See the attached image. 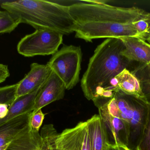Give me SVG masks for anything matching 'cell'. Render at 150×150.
<instances>
[{
  "label": "cell",
  "instance_id": "6da1fadb",
  "mask_svg": "<svg viewBox=\"0 0 150 150\" xmlns=\"http://www.w3.org/2000/svg\"><path fill=\"white\" fill-rule=\"evenodd\" d=\"M75 37L86 42L95 39L139 38L133 25L149 13L138 7H117L105 1H70Z\"/></svg>",
  "mask_w": 150,
  "mask_h": 150
},
{
  "label": "cell",
  "instance_id": "7a4b0ae2",
  "mask_svg": "<svg viewBox=\"0 0 150 150\" xmlns=\"http://www.w3.org/2000/svg\"><path fill=\"white\" fill-rule=\"evenodd\" d=\"M125 48L119 38H107L98 46L89 60L87 69L81 80L85 97L94 103L105 90L116 92L113 80L125 69L132 71L136 65L122 55Z\"/></svg>",
  "mask_w": 150,
  "mask_h": 150
},
{
  "label": "cell",
  "instance_id": "3957f363",
  "mask_svg": "<svg viewBox=\"0 0 150 150\" xmlns=\"http://www.w3.org/2000/svg\"><path fill=\"white\" fill-rule=\"evenodd\" d=\"M1 7L18 18L21 23L30 25L36 30L48 29L63 35L74 32L76 24L69 7L53 1H7L1 3Z\"/></svg>",
  "mask_w": 150,
  "mask_h": 150
},
{
  "label": "cell",
  "instance_id": "277c9868",
  "mask_svg": "<svg viewBox=\"0 0 150 150\" xmlns=\"http://www.w3.org/2000/svg\"><path fill=\"white\" fill-rule=\"evenodd\" d=\"M117 117L126 122L129 129L127 147L137 150L148 119L149 103L144 97L128 95L119 90L115 93Z\"/></svg>",
  "mask_w": 150,
  "mask_h": 150
},
{
  "label": "cell",
  "instance_id": "5b68a950",
  "mask_svg": "<svg viewBox=\"0 0 150 150\" xmlns=\"http://www.w3.org/2000/svg\"><path fill=\"white\" fill-rule=\"evenodd\" d=\"M82 58L80 46L65 45L53 55L47 65L64 83L66 90H70L79 82Z\"/></svg>",
  "mask_w": 150,
  "mask_h": 150
},
{
  "label": "cell",
  "instance_id": "8992f818",
  "mask_svg": "<svg viewBox=\"0 0 150 150\" xmlns=\"http://www.w3.org/2000/svg\"><path fill=\"white\" fill-rule=\"evenodd\" d=\"M63 34L48 29L36 30L18 42L17 50L25 57L54 55L63 42Z\"/></svg>",
  "mask_w": 150,
  "mask_h": 150
},
{
  "label": "cell",
  "instance_id": "52a82bcc",
  "mask_svg": "<svg viewBox=\"0 0 150 150\" xmlns=\"http://www.w3.org/2000/svg\"><path fill=\"white\" fill-rule=\"evenodd\" d=\"M54 150H91L90 135L86 122L57 133L52 142Z\"/></svg>",
  "mask_w": 150,
  "mask_h": 150
},
{
  "label": "cell",
  "instance_id": "ba28073f",
  "mask_svg": "<svg viewBox=\"0 0 150 150\" xmlns=\"http://www.w3.org/2000/svg\"><path fill=\"white\" fill-rule=\"evenodd\" d=\"M66 90L64 83L52 71L36 96L32 113H34L52 102L62 99Z\"/></svg>",
  "mask_w": 150,
  "mask_h": 150
},
{
  "label": "cell",
  "instance_id": "9c48e42d",
  "mask_svg": "<svg viewBox=\"0 0 150 150\" xmlns=\"http://www.w3.org/2000/svg\"><path fill=\"white\" fill-rule=\"evenodd\" d=\"M51 72L52 70L47 64L32 63L30 71L17 83L16 98L30 94L42 86Z\"/></svg>",
  "mask_w": 150,
  "mask_h": 150
},
{
  "label": "cell",
  "instance_id": "30bf717a",
  "mask_svg": "<svg viewBox=\"0 0 150 150\" xmlns=\"http://www.w3.org/2000/svg\"><path fill=\"white\" fill-rule=\"evenodd\" d=\"M99 116L105 123L111 144L127 146L129 129L123 120L109 114L102 106L98 107Z\"/></svg>",
  "mask_w": 150,
  "mask_h": 150
},
{
  "label": "cell",
  "instance_id": "8fae6325",
  "mask_svg": "<svg viewBox=\"0 0 150 150\" xmlns=\"http://www.w3.org/2000/svg\"><path fill=\"white\" fill-rule=\"evenodd\" d=\"M125 46L123 56L130 61L150 66V44L137 38H120Z\"/></svg>",
  "mask_w": 150,
  "mask_h": 150
},
{
  "label": "cell",
  "instance_id": "7c38bea8",
  "mask_svg": "<svg viewBox=\"0 0 150 150\" xmlns=\"http://www.w3.org/2000/svg\"><path fill=\"white\" fill-rule=\"evenodd\" d=\"M90 137L91 150H107L110 144L106 127L99 115L86 121Z\"/></svg>",
  "mask_w": 150,
  "mask_h": 150
},
{
  "label": "cell",
  "instance_id": "4fadbf2b",
  "mask_svg": "<svg viewBox=\"0 0 150 150\" xmlns=\"http://www.w3.org/2000/svg\"><path fill=\"white\" fill-rule=\"evenodd\" d=\"M31 113L19 115L0 125V146L8 144L29 125Z\"/></svg>",
  "mask_w": 150,
  "mask_h": 150
},
{
  "label": "cell",
  "instance_id": "5bb4252c",
  "mask_svg": "<svg viewBox=\"0 0 150 150\" xmlns=\"http://www.w3.org/2000/svg\"><path fill=\"white\" fill-rule=\"evenodd\" d=\"M41 143L40 134L33 130L29 124L10 143L6 150H37Z\"/></svg>",
  "mask_w": 150,
  "mask_h": 150
},
{
  "label": "cell",
  "instance_id": "9a60e30c",
  "mask_svg": "<svg viewBox=\"0 0 150 150\" xmlns=\"http://www.w3.org/2000/svg\"><path fill=\"white\" fill-rule=\"evenodd\" d=\"M42 86L30 94L16 98L10 107L7 116L0 119V125L19 115L32 112L36 96Z\"/></svg>",
  "mask_w": 150,
  "mask_h": 150
},
{
  "label": "cell",
  "instance_id": "2e32d148",
  "mask_svg": "<svg viewBox=\"0 0 150 150\" xmlns=\"http://www.w3.org/2000/svg\"><path fill=\"white\" fill-rule=\"evenodd\" d=\"M120 90L128 95L144 97L138 78L127 69H125L115 77Z\"/></svg>",
  "mask_w": 150,
  "mask_h": 150
},
{
  "label": "cell",
  "instance_id": "e0dca14e",
  "mask_svg": "<svg viewBox=\"0 0 150 150\" xmlns=\"http://www.w3.org/2000/svg\"><path fill=\"white\" fill-rule=\"evenodd\" d=\"M131 72L140 81L144 97L150 103V66L139 63Z\"/></svg>",
  "mask_w": 150,
  "mask_h": 150
},
{
  "label": "cell",
  "instance_id": "ac0fdd59",
  "mask_svg": "<svg viewBox=\"0 0 150 150\" xmlns=\"http://www.w3.org/2000/svg\"><path fill=\"white\" fill-rule=\"evenodd\" d=\"M20 23L18 18L6 11H0V33H10Z\"/></svg>",
  "mask_w": 150,
  "mask_h": 150
},
{
  "label": "cell",
  "instance_id": "d6986e66",
  "mask_svg": "<svg viewBox=\"0 0 150 150\" xmlns=\"http://www.w3.org/2000/svg\"><path fill=\"white\" fill-rule=\"evenodd\" d=\"M57 133L53 125H45L42 127L40 133L42 143L37 150H54L52 142L54 136Z\"/></svg>",
  "mask_w": 150,
  "mask_h": 150
},
{
  "label": "cell",
  "instance_id": "ffe728a7",
  "mask_svg": "<svg viewBox=\"0 0 150 150\" xmlns=\"http://www.w3.org/2000/svg\"><path fill=\"white\" fill-rule=\"evenodd\" d=\"M133 25L141 39L146 41L150 29V13L145 16L135 21Z\"/></svg>",
  "mask_w": 150,
  "mask_h": 150
},
{
  "label": "cell",
  "instance_id": "44dd1931",
  "mask_svg": "<svg viewBox=\"0 0 150 150\" xmlns=\"http://www.w3.org/2000/svg\"><path fill=\"white\" fill-rule=\"evenodd\" d=\"M17 83L0 87V104H6L10 106L16 99Z\"/></svg>",
  "mask_w": 150,
  "mask_h": 150
},
{
  "label": "cell",
  "instance_id": "7402d4cb",
  "mask_svg": "<svg viewBox=\"0 0 150 150\" xmlns=\"http://www.w3.org/2000/svg\"><path fill=\"white\" fill-rule=\"evenodd\" d=\"M137 150H150V103H149L148 119Z\"/></svg>",
  "mask_w": 150,
  "mask_h": 150
},
{
  "label": "cell",
  "instance_id": "603a6c76",
  "mask_svg": "<svg viewBox=\"0 0 150 150\" xmlns=\"http://www.w3.org/2000/svg\"><path fill=\"white\" fill-rule=\"evenodd\" d=\"M45 115L41 109L38 110L34 113H31L29 124L33 130L37 132L39 131L45 119Z\"/></svg>",
  "mask_w": 150,
  "mask_h": 150
},
{
  "label": "cell",
  "instance_id": "cb8c5ba5",
  "mask_svg": "<svg viewBox=\"0 0 150 150\" xmlns=\"http://www.w3.org/2000/svg\"><path fill=\"white\" fill-rule=\"evenodd\" d=\"M10 75L8 66L0 63V83L5 81Z\"/></svg>",
  "mask_w": 150,
  "mask_h": 150
},
{
  "label": "cell",
  "instance_id": "d4e9b609",
  "mask_svg": "<svg viewBox=\"0 0 150 150\" xmlns=\"http://www.w3.org/2000/svg\"><path fill=\"white\" fill-rule=\"evenodd\" d=\"M10 106L6 104H0V119L5 118L8 112Z\"/></svg>",
  "mask_w": 150,
  "mask_h": 150
},
{
  "label": "cell",
  "instance_id": "484cf974",
  "mask_svg": "<svg viewBox=\"0 0 150 150\" xmlns=\"http://www.w3.org/2000/svg\"><path fill=\"white\" fill-rule=\"evenodd\" d=\"M107 150H130L126 145H116L109 144Z\"/></svg>",
  "mask_w": 150,
  "mask_h": 150
},
{
  "label": "cell",
  "instance_id": "4316f807",
  "mask_svg": "<svg viewBox=\"0 0 150 150\" xmlns=\"http://www.w3.org/2000/svg\"><path fill=\"white\" fill-rule=\"evenodd\" d=\"M8 144H7V145H4V146H0V150H6V149L8 148Z\"/></svg>",
  "mask_w": 150,
  "mask_h": 150
},
{
  "label": "cell",
  "instance_id": "83f0119b",
  "mask_svg": "<svg viewBox=\"0 0 150 150\" xmlns=\"http://www.w3.org/2000/svg\"><path fill=\"white\" fill-rule=\"evenodd\" d=\"M146 41H148V43L150 44V29L149 33V36H148V38H147Z\"/></svg>",
  "mask_w": 150,
  "mask_h": 150
}]
</instances>
